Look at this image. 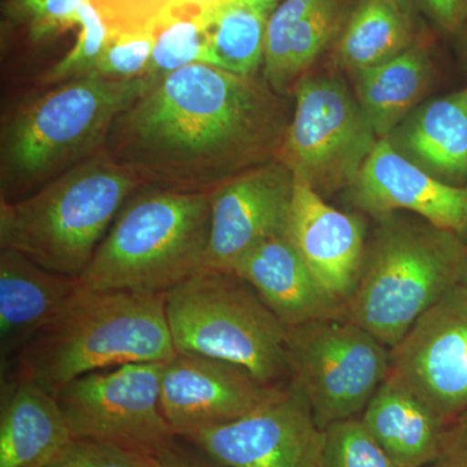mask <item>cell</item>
Segmentation results:
<instances>
[{
  "label": "cell",
  "instance_id": "1",
  "mask_svg": "<svg viewBox=\"0 0 467 467\" xmlns=\"http://www.w3.org/2000/svg\"><path fill=\"white\" fill-rule=\"evenodd\" d=\"M275 140H284L275 104L254 77L195 63L119 113L104 152L143 186L212 193L250 171Z\"/></svg>",
  "mask_w": 467,
  "mask_h": 467
},
{
  "label": "cell",
  "instance_id": "2",
  "mask_svg": "<svg viewBox=\"0 0 467 467\" xmlns=\"http://www.w3.org/2000/svg\"><path fill=\"white\" fill-rule=\"evenodd\" d=\"M155 79H112L92 73L55 85L3 122L0 201L17 202L103 152L119 113Z\"/></svg>",
  "mask_w": 467,
  "mask_h": 467
},
{
  "label": "cell",
  "instance_id": "3",
  "mask_svg": "<svg viewBox=\"0 0 467 467\" xmlns=\"http://www.w3.org/2000/svg\"><path fill=\"white\" fill-rule=\"evenodd\" d=\"M164 292L82 288L16 356V376L58 392L77 378L174 358Z\"/></svg>",
  "mask_w": 467,
  "mask_h": 467
},
{
  "label": "cell",
  "instance_id": "4",
  "mask_svg": "<svg viewBox=\"0 0 467 467\" xmlns=\"http://www.w3.org/2000/svg\"><path fill=\"white\" fill-rule=\"evenodd\" d=\"M142 186L103 150L33 195L0 201V245L79 279L117 214Z\"/></svg>",
  "mask_w": 467,
  "mask_h": 467
},
{
  "label": "cell",
  "instance_id": "5",
  "mask_svg": "<svg viewBox=\"0 0 467 467\" xmlns=\"http://www.w3.org/2000/svg\"><path fill=\"white\" fill-rule=\"evenodd\" d=\"M211 199L142 186L117 214L79 282L88 290L167 294L205 267Z\"/></svg>",
  "mask_w": 467,
  "mask_h": 467
},
{
  "label": "cell",
  "instance_id": "6",
  "mask_svg": "<svg viewBox=\"0 0 467 467\" xmlns=\"http://www.w3.org/2000/svg\"><path fill=\"white\" fill-rule=\"evenodd\" d=\"M382 218L367 244L344 317L393 349L427 310L461 284L467 245L462 236L426 220Z\"/></svg>",
  "mask_w": 467,
  "mask_h": 467
},
{
  "label": "cell",
  "instance_id": "7",
  "mask_svg": "<svg viewBox=\"0 0 467 467\" xmlns=\"http://www.w3.org/2000/svg\"><path fill=\"white\" fill-rule=\"evenodd\" d=\"M178 353L225 359L272 386L290 380L288 327L241 276L202 269L165 294Z\"/></svg>",
  "mask_w": 467,
  "mask_h": 467
},
{
  "label": "cell",
  "instance_id": "8",
  "mask_svg": "<svg viewBox=\"0 0 467 467\" xmlns=\"http://www.w3.org/2000/svg\"><path fill=\"white\" fill-rule=\"evenodd\" d=\"M290 380L321 429L359 417L391 371V349L347 317L288 328Z\"/></svg>",
  "mask_w": 467,
  "mask_h": 467
},
{
  "label": "cell",
  "instance_id": "9",
  "mask_svg": "<svg viewBox=\"0 0 467 467\" xmlns=\"http://www.w3.org/2000/svg\"><path fill=\"white\" fill-rule=\"evenodd\" d=\"M378 140L358 100L328 77L301 78L279 161L299 182L318 190L352 184Z\"/></svg>",
  "mask_w": 467,
  "mask_h": 467
},
{
  "label": "cell",
  "instance_id": "10",
  "mask_svg": "<svg viewBox=\"0 0 467 467\" xmlns=\"http://www.w3.org/2000/svg\"><path fill=\"white\" fill-rule=\"evenodd\" d=\"M164 362H130L77 378L57 396L73 438L112 442L155 460L177 436L161 410Z\"/></svg>",
  "mask_w": 467,
  "mask_h": 467
},
{
  "label": "cell",
  "instance_id": "11",
  "mask_svg": "<svg viewBox=\"0 0 467 467\" xmlns=\"http://www.w3.org/2000/svg\"><path fill=\"white\" fill-rule=\"evenodd\" d=\"M223 467H322L325 430L291 382L257 410L183 438Z\"/></svg>",
  "mask_w": 467,
  "mask_h": 467
},
{
  "label": "cell",
  "instance_id": "12",
  "mask_svg": "<svg viewBox=\"0 0 467 467\" xmlns=\"http://www.w3.org/2000/svg\"><path fill=\"white\" fill-rule=\"evenodd\" d=\"M391 373L451 422L467 409V288L427 310L395 348Z\"/></svg>",
  "mask_w": 467,
  "mask_h": 467
},
{
  "label": "cell",
  "instance_id": "13",
  "mask_svg": "<svg viewBox=\"0 0 467 467\" xmlns=\"http://www.w3.org/2000/svg\"><path fill=\"white\" fill-rule=\"evenodd\" d=\"M284 386L264 383L248 368L225 359L177 352L164 362L160 402L171 432L183 439L248 416Z\"/></svg>",
  "mask_w": 467,
  "mask_h": 467
},
{
  "label": "cell",
  "instance_id": "14",
  "mask_svg": "<svg viewBox=\"0 0 467 467\" xmlns=\"http://www.w3.org/2000/svg\"><path fill=\"white\" fill-rule=\"evenodd\" d=\"M295 178L281 161L252 168L212 192L204 269L230 272L266 239L285 234Z\"/></svg>",
  "mask_w": 467,
  "mask_h": 467
},
{
  "label": "cell",
  "instance_id": "15",
  "mask_svg": "<svg viewBox=\"0 0 467 467\" xmlns=\"http://www.w3.org/2000/svg\"><path fill=\"white\" fill-rule=\"evenodd\" d=\"M352 186L356 202L368 213L382 218L408 211L463 239L467 235V187L418 167L387 138L378 140Z\"/></svg>",
  "mask_w": 467,
  "mask_h": 467
},
{
  "label": "cell",
  "instance_id": "16",
  "mask_svg": "<svg viewBox=\"0 0 467 467\" xmlns=\"http://www.w3.org/2000/svg\"><path fill=\"white\" fill-rule=\"evenodd\" d=\"M285 236L319 285L344 308L367 251L362 221L331 207L318 192L295 180Z\"/></svg>",
  "mask_w": 467,
  "mask_h": 467
},
{
  "label": "cell",
  "instance_id": "17",
  "mask_svg": "<svg viewBox=\"0 0 467 467\" xmlns=\"http://www.w3.org/2000/svg\"><path fill=\"white\" fill-rule=\"evenodd\" d=\"M356 5L352 0H281L267 20L264 77L285 94L334 41Z\"/></svg>",
  "mask_w": 467,
  "mask_h": 467
},
{
  "label": "cell",
  "instance_id": "18",
  "mask_svg": "<svg viewBox=\"0 0 467 467\" xmlns=\"http://www.w3.org/2000/svg\"><path fill=\"white\" fill-rule=\"evenodd\" d=\"M84 288L79 279L39 266L20 252H0V355L9 358L69 306Z\"/></svg>",
  "mask_w": 467,
  "mask_h": 467
},
{
  "label": "cell",
  "instance_id": "19",
  "mask_svg": "<svg viewBox=\"0 0 467 467\" xmlns=\"http://www.w3.org/2000/svg\"><path fill=\"white\" fill-rule=\"evenodd\" d=\"M232 273L250 284L288 328L344 316L343 306L316 281L285 234L248 252Z\"/></svg>",
  "mask_w": 467,
  "mask_h": 467
},
{
  "label": "cell",
  "instance_id": "20",
  "mask_svg": "<svg viewBox=\"0 0 467 467\" xmlns=\"http://www.w3.org/2000/svg\"><path fill=\"white\" fill-rule=\"evenodd\" d=\"M5 384L0 467H45L73 439L57 398L16 374Z\"/></svg>",
  "mask_w": 467,
  "mask_h": 467
},
{
  "label": "cell",
  "instance_id": "21",
  "mask_svg": "<svg viewBox=\"0 0 467 467\" xmlns=\"http://www.w3.org/2000/svg\"><path fill=\"white\" fill-rule=\"evenodd\" d=\"M359 418L368 434L400 467H425L432 462L448 425L391 371Z\"/></svg>",
  "mask_w": 467,
  "mask_h": 467
},
{
  "label": "cell",
  "instance_id": "22",
  "mask_svg": "<svg viewBox=\"0 0 467 467\" xmlns=\"http://www.w3.org/2000/svg\"><path fill=\"white\" fill-rule=\"evenodd\" d=\"M401 143L409 155L444 182L467 180V88L430 101L408 119Z\"/></svg>",
  "mask_w": 467,
  "mask_h": 467
},
{
  "label": "cell",
  "instance_id": "23",
  "mask_svg": "<svg viewBox=\"0 0 467 467\" xmlns=\"http://www.w3.org/2000/svg\"><path fill=\"white\" fill-rule=\"evenodd\" d=\"M356 73L359 106L382 140L422 97L430 64L422 46L414 43L399 57Z\"/></svg>",
  "mask_w": 467,
  "mask_h": 467
},
{
  "label": "cell",
  "instance_id": "24",
  "mask_svg": "<svg viewBox=\"0 0 467 467\" xmlns=\"http://www.w3.org/2000/svg\"><path fill=\"white\" fill-rule=\"evenodd\" d=\"M411 17L391 0H358L337 38V57L349 69H368L414 45Z\"/></svg>",
  "mask_w": 467,
  "mask_h": 467
},
{
  "label": "cell",
  "instance_id": "25",
  "mask_svg": "<svg viewBox=\"0 0 467 467\" xmlns=\"http://www.w3.org/2000/svg\"><path fill=\"white\" fill-rule=\"evenodd\" d=\"M272 12L247 0H227L204 21L208 64L254 77L264 64L267 20Z\"/></svg>",
  "mask_w": 467,
  "mask_h": 467
},
{
  "label": "cell",
  "instance_id": "26",
  "mask_svg": "<svg viewBox=\"0 0 467 467\" xmlns=\"http://www.w3.org/2000/svg\"><path fill=\"white\" fill-rule=\"evenodd\" d=\"M156 43L146 75L159 82L190 64H208L202 17H182L155 30Z\"/></svg>",
  "mask_w": 467,
  "mask_h": 467
},
{
  "label": "cell",
  "instance_id": "27",
  "mask_svg": "<svg viewBox=\"0 0 467 467\" xmlns=\"http://www.w3.org/2000/svg\"><path fill=\"white\" fill-rule=\"evenodd\" d=\"M76 26L78 38L72 50L43 76V84L58 85L70 79L92 75L99 66L110 38L109 26L90 0L82 3L77 11Z\"/></svg>",
  "mask_w": 467,
  "mask_h": 467
},
{
  "label": "cell",
  "instance_id": "28",
  "mask_svg": "<svg viewBox=\"0 0 467 467\" xmlns=\"http://www.w3.org/2000/svg\"><path fill=\"white\" fill-rule=\"evenodd\" d=\"M322 467H400L368 434L361 418L335 422L325 429Z\"/></svg>",
  "mask_w": 467,
  "mask_h": 467
},
{
  "label": "cell",
  "instance_id": "29",
  "mask_svg": "<svg viewBox=\"0 0 467 467\" xmlns=\"http://www.w3.org/2000/svg\"><path fill=\"white\" fill-rule=\"evenodd\" d=\"M112 34L155 33L182 18L190 0H90Z\"/></svg>",
  "mask_w": 467,
  "mask_h": 467
},
{
  "label": "cell",
  "instance_id": "30",
  "mask_svg": "<svg viewBox=\"0 0 467 467\" xmlns=\"http://www.w3.org/2000/svg\"><path fill=\"white\" fill-rule=\"evenodd\" d=\"M86 0H5L9 24L26 30L33 42L54 38L76 26L77 11Z\"/></svg>",
  "mask_w": 467,
  "mask_h": 467
},
{
  "label": "cell",
  "instance_id": "31",
  "mask_svg": "<svg viewBox=\"0 0 467 467\" xmlns=\"http://www.w3.org/2000/svg\"><path fill=\"white\" fill-rule=\"evenodd\" d=\"M155 33L112 34L95 73L112 79L146 75L155 48Z\"/></svg>",
  "mask_w": 467,
  "mask_h": 467
},
{
  "label": "cell",
  "instance_id": "32",
  "mask_svg": "<svg viewBox=\"0 0 467 467\" xmlns=\"http://www.w3.org/2000/svg\"><path fill=\"white\" fill-rule=\"evenodd\" d=\"M45 467H156V461L112 442L73 438Z\"/></svg>",
  "mask_w": 467,
  "mask_h": 467
},
{
  "label": "cell",
  "instance_id": "33",
  "mask_svg": "<svg viewBox=\"0 0 467 467\" xmlns=\"http://www.w3.org/2000/svg\"><path fill=\"white\" fill-rule=\"evenodd\" d=\"M425 467H467V409L448 422L438 456Z\"/></svg>",
  "mask_w": 467,
  "mask_h": 467
},
{
  "label": "cell",
  "instance_id": "34",
  "mask_svg": "<svg viewBox=\"0 0 467 467\" xmlns=\"http://www.w3.org/2000/svg\"><path fill=\"white\" fill-rule=\"evenodd\" d=\"M414 2V0H413ZM445 32L462 29L467 20V0H417Z\"/></svg>",
  "mask_w": 467,
  "mask_h": 467
},
{
  "label": "cell",
  "instance_id": "35",
  "mask_svg": "<svg viewBox=\"0 0 467 467\" xmlns=\"http://www.w3.org/2000/svg\"><path fill=\"white\" fill-rule=\"evenodd\" d=\"M175 438L165 450L155 457L156 467H223L208 459L198 450L182 447Z\"/></svg>",
  "mask_w": 467,
  "mask_h": 467
},
{
  "label": "cell",
  "instance_id": "36",
  "mask_svg": "<svg viewBox=\"0 0 467 467\" xmlns=\"http://www.w3.org/2000/svg\"><path fill=\"white\" fill-rule=\"evenodd\" d=\"M247 2L259 5V7L266 9V11L273 12L281 0H247Z\"/></svg>",
  "mask_w": 467,
  "mask_h": 467
},
{
  "label": "cell",
  "instance_id": "37",
  "mask_svg": "<svg viewBox=\"0 0 467 467\" xmlns=\"http://www.w3.org/2000/svg\"><path fill=\"white\" fill-rule=\"evenodd\" d=\"M391 2L395 3V5H398L404 14H407L408 16L411 17V15H413V0H391Z\"/></svg>",
  "mask_w": 467,
  "mask_h": 467
},
{
  "label": "cell",
  "instance_id": "38",
  "mask_svg": "<svg viewBox=\"0 0 467 467\" xmlns=\"http://www.w3.org/2000/svg\"><path fill=\"white\" fill-rule=\"evenodd\" d=\"M463 287L467 288V247L465 254V260H463L462 273H461V284Z\"/></svg>",
  "mask_w": 467,
  "mask_h": 467
},
{
  "label": "cell",
  "instance_id": "39",
  "mask_svg": "<svg viewBox=\"0 0 467 467\" xmlns=\"http://www.w3.org/2000/svg\"><path fill=\"white\" fill-rule=\"evenodd\" d=\"M467 21V20H466Z\"/></svg>",
  "mask_w": 467,
  "mask_h": 467
}]
</instances>
